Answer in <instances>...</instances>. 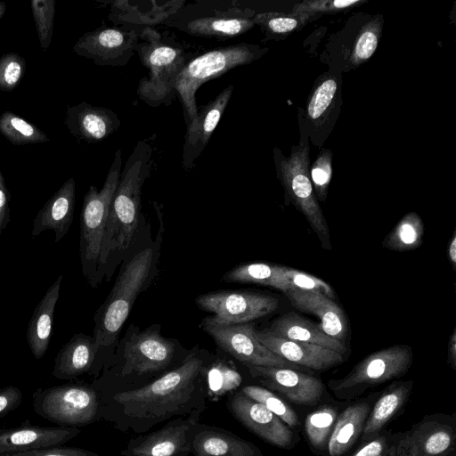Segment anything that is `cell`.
Segmentation results:
<instances>
[{
  "instance_id": "obj_1",
  "label": "cell",
  "mask_w": 456,
  "mask_h": 456,
  "mask_svg": "<svg viewBox=\"0 0 456 456\" xmlns=\"http://www.w3.org/2000/svg\"><path fill=\"white\" fill-rule=\"evenodd\" d=\"M206 372L205 359L191 354L155 381L119 392L113 400L128 420L148 428L172 416L189 412L200 399L204 400L201 379Z\"/></svg>"
},
{
  "instance_id": "obj_2",
  "label": "cell",
  "mask_w": 456,
  "mask_h": 456,
  "mask_svg": "<svg viewBox=\"0 0 456 456\" xmlns=\"http://www.w3.org/2000/svg\"><path fill=\"white\" fill-rule=\"evenodd\" d=\"M153 149L137 142L128 157L113 195L99 257L100 281L112 275L115 265L133 243L142 216V189L152 167Z\"/></svg>"
},
{
  "instance_id": "obj_3",
  "label": "cell",
  "mask_w": 456,
  "mask_h": 456,
  "mask_svg": "<svg viewBox=\"0 0 456 456\" xmlns=\"http://www.w3.org/2000/svg\"><path fill=\"white\" fill-rule=\"evenodd\" d=\"M161 237L159 232L152 246L137 252L121 267L110 293L96 311L93 338L98 353L114 344L137 297L153 281Z\"/></svg>"
},
{
  "instance_id": "obj_4",
  "label": "cell",
  "mask_w": 456,
  "mask_h": 456,
  "mask_svg": "<svg viewBox=\"0 0 456 456\" xmlns=\"http://www.w3.org/2000/svg\"><path fill=\"white\" fill-rule=\"evenodd\" d=\"M135 53L148 70L137 86L140 100L153 108L169 106L178 76L193 57L173 35L150 27L141 29Z\"/></svg>"
},
{
  "instance_id": "obj_5",
  "label": "cell",
  "mask_w": 456,
  "mask_h": 456,
  "mask_svg": "<svg viewBox=\"0 0 456 456\" xmlns=\"http://www.w3.org/2000/svg\"><path fill=\"white\" fill-rule=\"evenodd\" d=\"M256 12L237 0H196L185 4L164 25L192 37L226 40L255 26Z\"/></svg>"
},
{
  "instance_id": "obj_6",
  "label": "cell",
  "mask_w": 456,
  "mask_h": 456,
  "mask_svg": "<svg viewBox=\"0 0 456 456\" xmlns=\"http://www.w3.org/2000/svg\"><path fill=\"white\" fill-rule=\"evenodd\" d=\"M122 167L121 151L115 152L101 190L91 185L84 196L80 215L79 257L82 273L92 287L101 281L99 257L110 203L118 187Z\"/></svg>"
},
{
  "instance_id": "obj_7",
  "label": "cell",
  "mask_w": 456,
  "mask_h": 456,
  "mask_svg": "<svg viewBox=\"0 0 456 456\" xmlns=\"http://www.w3.org/2000/svg\"><path fill=\"white\" fill-rule=\"evenodd\" d=\"M265 52V48L258 45L239 43L217 47L191 59L178 76L175 87L183 107L185 124L190 123L198 113L196 93L204 83L256 61Z\"/></svg>"
},
{
  "instance_id": "obj_8",
  "label": "cell",
  "mask_w": 456,
  "mask_h": 456,
  "mask_svg": "<svg viewBox=\"0 0 456 456\" xmlns=\"http://www.w3.org/2000/svg\"><path fill=\"white\" fill-rule=\"evenodd\" d=\"M412 360L410 346L395 345L367 355L345 377L330 379L328 386L338 399H353L370 387L403 376Z\"/></svg>"
},
{
  "instance_id": "obj_9",
  "label": "cell",
  "mask_w": 456,
  "mask_h": 456,
  "mask_svg": "<svg viewBox=\"0 0 456 456\" xmlns=\"http://www.w3.org/2000/svg\"><path fill=\"white\" fill-rule=\"evenodd\" d=\"M277 175L286 193L305 216L322 246L330 249V231L322 210L316 200L309 171V145L298 147L289 158L274 151Z\"/></svg>"
},
{
  "instance_id": "obj_10",
  "label": "cell",
  "mask_w": 456,
  "mask_h": 456,
  "mask_svg": "<svg viewBox=\"0 0 456 456\" xmlns=\"http://www.w3.org/2000/svg\"><path fill=\"white\" fill-rule=\"evenodd\" d=\"M33 406L44 419L61 427L76 428L94 419L98 398L87 386L65 384L35 391Z\"/></svg>"
},
{
  "instance_id": "obj_11",
  "label": "cell",
  "mask_w": 456,
  "mask_h": 456,
  "mask_svg": "<svg viewBox=\"0 0 456 456\" xmlns=\"http://www.w3.org/2000/svg\"><path fill=\"white\" fill-rule=\"evenodd\" d=\"M201 326L220 348L245 365L297 370L304 369L282 359L264 346L256 336V330L253 322L224 324L208 317L202 321Z\"/></svg>"
},
{
  "instance_id": "obj_12",
  "label": "cell",
  "mask_w": 456,
  "mask_h": 456,
  "mask_svg": "<svg viewBox=\"0 0 456 456\" xmlns=\"http://www.w3.org/2000/svg\"><path fill=\"white\" fill-rule=\"evenodd\" d=\"M395 456H456V419L445 413L424 416L397 432Z\"/></svg>"
},
{
  "instance_id": "obj_13",
  "label": "cell",
  "mask_w": 456,
  "mask_h": 456,
  "mask_svg": "<svg viewBox=\"0 0 456 456\" xmlns=\"http://www.w3.org/2000/svg\"><path fill=\"white\" fill-rule=\"evenodd\" d=\"M141 29L102 26L81 36L72 51L99 66L123 67L135 53Z\"/></svg>"
},
{
  "instance_id": "obj_14",
  "label": "cell",
  "mask_w": 456,
  "mask_h": 456,
  "mask_svg": "<svg viewBox=\"0 0 456 456\" xmlns=\"http://www.w3.org/2000/svg\"><path fill=\"white\" fill-rule=\"evenodd\" d=\"M196 304L212 313L210 319L215 322L242 324L273 313L279 306V300L262 293L221 290L199 296Z\"/></svg>"
},
{
  "instance_id": "obj_15",
  "label": "cell",
  "mask_w": 456,
  "mask_h": 456,
  "mask_svg": "<svg viewBox=\"0 0 456 456\" xmlns=\"http://www.w3.org/2000/svg\"><path fill=\"white\" fill-rule=\"evenodd\" d=\"M227 404L240 424L266 443L283 449H291L297 443L298 436L292 428L241 391L233 394Z\"/></svg>"
},
{
  "instance_id": "obj_16",
  "label": "cell",
  "mask_w": 456,
  "mask_h": 456,
  "mask_svg": "<svg viewBox=\"0 0 456 456\" xmlns=\"http://www.w3.org/2000/svg\"><path fill=\"white\" fill-rule=\"evenodd\" d=\"M246 367L249 374L265 388L280 393L293 403L315 406L323 395V382L304 371L281 367Z\"/></svg>"
},
{
  "instance_id": "obj_17",
  "label": "cell",
  "mask_w": 456,
  "mask_h": 456,
  "mask_svg": "<svg viewBox=\"0 0 456 456\" xmlns=\"http://www.w3.org/2000/svg\"><path fill=\"white\" fill-rule=\"evenodd\" d=\"M159 325H152L142 331H134L124 346V374H145L167 368L171 362L175 346L159 332Z\"/></svg>"
},
{
  "instance_id": "obj_18",
  "label": "cell",
  "mask_w": 456,
  "mask_h": 456,
  "mask_svg": "<svg viewBox=\"0 0 456 456\" xmlns=\"http://www.w3.org/2000/svg\"><path fill=\"white\" fill-rule=\"evenodd\" d=\"M232 92V85L226 86L213 100L198 108L196 117L186 125L181 160L184 171H189L194 167L195 160L208 143L231 100Z\"/></svg>"
},
{
  "instance_id": "obj_19",
  "label": "cell",
  "mask_w": 456,
  "mask_h": 456,
  "mask_svg": "<svg viewBox=\"0 0 456 456\" xmlns=\"http://www.w3.org/2000/svg\"><path fill=\"white\" fill-rule=\"evenodd\" d=\"M64 124L77 141L96 143L115 133L121 122L111 109L82 102L67 108Z\"/></svg>"
},
{
  "instance_id": "obj_20",
  "label": "cell",
  "mask_w": 456,
  "mask_h": 456,
  "mask_svg": "<svg viewBox=\"0 0 456 456\" xmlns=\"http://www.w3.org/2000/svg\"><path fill=\"white\" fill-rule=\"evenodd\" d=\"M256 336L273 353L303 368L324 370L344 362L342 354L317 345L289 340L266 330H256Z\"/></svg>"
},
{
  "instance_id": "obj_21",
  "label": "cell",
  "mask_w": 456,
  "mask_h": 456,
  "mask_svg": "<svg viewBox=\"0 0 456 456\" xmlns=\"http://www.w3.org/2000/svg\"><path fill=\"white\" fill-rule=\"evenodd\" d=\"M193 415L187 419L171 422L161 429L138 438L137 442H131L126 453L130 456H188L191 452V430L196 425Z\"/></svg>"
},
{
  "instance_id": "obj_22",
  "label": "cell",
  "mask_w": 456,
  "mask_h": 456,
  "mask_svg": "<svg viewBox=\"0 0 456 456\" xmlns=\"http://www.w3.org/2000/svg\"><path fill=\"white\" fill-rule=\"evenodd\" d=\"M80 433L73 427L26 425L0 430V456L61 445Z\"/></svg>"
},
{
  "instance_id": "obj_23",
  "label": "cell",
  "mask_w": 456,
  "mask_h": 456,
  "mask_svg": "<svg viewBox=\"0 0 456 456\" xmlns=\"http://www.w3.org/2000/svg\"><path fill=\"white\" fill-rule=\"evenodd\" d=\"M184 4L183 0H118L110 4L109 19L115 26L154 28L164 24Z\"/></svg>"
},
{
  "instance_id": "obj_24",
  "label": "cell",
  "mask_w": 456,
  "mask_h": 456,
  "mask_svg": "<svg viewBox=\"0 0 456 456\" xmlns=\"http://www.w3.org/2000/svg\"><path fill=\"white\" fill-rule=\"evenodd\" d=\"M76 183L69 178L45 202L32 222L31 238L46 230L54 232V241L60 242L68 233L74 217Z\"/></svg>"
},
{
  "instance_id": "obj_25",
  "label": "cell",
  "mask_w": 456,
  "mask_h": 456,
  "mask_svg": "<svg viewBox=\"0 0 456 456\" xmlns=\"http://www.w3.org/2000/svg\"><path fill=\"white\" fill-rule=\"evenodd\" d=\"M285 295L297 309L319 318L322 330L345 345L348 323L343 309L330 297L320 293L290 289Z\"/></svg>"
},
{
  "instance_id": "obj_26",
  "label": "cell",
  "mask_w": 456,
  "mask_h": 456,
  "mask_svg": "<svg viewBox=\"0 0 456 456\" xmlns=\"http://www.w3.org/2000/svg\"><path fill=\"white\" fill-rule=\"evenodd\" d=\"M191 434V456H264L254 444L229 431L208 426ZM194 428V427H193Z\"/></svg>"
},
{
  "instance_id": "obj_27",
  "label": "cell",
  "mask_w": 456,
  "mask_h": 456,
  "mask_svg": "<svg viewBox=\"0 0 456 456\" xmlns=\"http://www.w3.org/2000/svg\"><path fill=\"white\" fill-rule=\"evenodd\" d=\"M413 388V381H395L387 387L372 404L361 435L362 443L368 442L384 430L385 426L405 405Z\"/></svg>"
},
{
  "instance_id": "obj_28",
  "label": "cell",
  "mask_w": 456,
  "mask_h": 456,
  "mask_svg": "<svg viewBox=\"0 0 456 456\" xmlns=\"http://www.w3.org/2000/svg\"><path fill=\"white\" fill-rule=\"evenodd\" d=\"M62 279L63 275H59L47 289L28 322L27 342L33 356L37 360L45 355L51 340L53 316Z\"/></svg>"
},
{
  "instance_id": "obj_29",
  "label": "cell",
  "mask_w": 456,
  "mask_h": 456,
  "mask_svg": "<svg viewBox=\"0 0 456 456\" xmlns=\"http://www.w3.org/2000/svg\"><path fill=\"white\" fill-rule=\"evenodd\" d=\"M372 399L368 397L350 404L338 413L328 443L329 456H342L357 442L370 411Z\"/></svg>"
},
{
  "instance_id": "obj_30",
  "label": "cell",
  "mask_w": 456,
  "mask_h": 456,
  "mask_svg": "<svg viewBox=\"0 0 456 456\" xmlns=\"http://www.w3.org/2000/svg\"><path fill=\"white\" fill-rule=\"evenodd\" d=\"M97 354L93 337L77 333L57 353L53 376L59 379H75L91 369Z\"/></svg>"
},
{
  "instance_id": "obj_31",
  "label": "cell",
  "mask_w": 456,
  "mask_h": 456,
  "mask_svg": "<svg viewBox=\"0 0 456 456\" xmlns=\"http://www.w3.org/2000/svg\"><path fill=\"white\" fill-rule=\"evenodd\" d=\"M266 331L289 340L326 347L342 355L347 351L344 344L327 335L319 324L294 312L280 316Z\"/></svg>"
},
{
  "instance_id": "obj_32",
  "label": "cell",
  "mask_w": 456,
  "mask_h": 456,
  "mask_svg": "<svg viewBox=\"0 0 456 456\" xmlns=\"http://www.w3.org/2000/svg\"><path fill=\"white\" fill-rule=\"evenodd\" d=\"M224 280L227 282L270 286L284 294L289 289L284 276L283 266L265 263L238 265L224 273Z\"/></svg>"
},
{
  "instance_id": "obj_33",
  "label": "cell",
  "mask_w": 456,
  "mask_h": 456,
  "mask_svg": "<svg viewBox=\"0 0 456 456\" xmlns=\"http://www.w3.org/2000/svg\"><path fill=\"white\" fill-rule=\"evenodd\" d=\"M424 224L415 212L403 216L395 228L385 237L384 248L398 252L415 249L422 244Z\"/></svg>"
},
{
  "instance_id": "obj_34",
  "label": "cell",
  "mask_w": 456,
  "mask_h": 456,
  "mask_svg": "<svg viewBox=\"0 0 456 456\" xmlns=\"http://www.w3.org/2000/svg\"><path fill=\"white\" fill-rule=\"evenodd\" d=\"M338 407L323 404L310 412L305 420V432L311 446L319 451H327L337 418Z\"/></svg>"
},
{
  "instance_id": "obj_35",
  "label": "cell",
  "mask_w": 456,
  "mask_h": 456,
  "mask_svg": "<svg viewBox=\"0 0 456 456\" xmlns=\"http://www.w3.org/2000/svg\"><path fill=\"white\" fill-rule=\"evenodd\" d=\"M0 133L14 145L34 144L50 140L37 126L12 111H4L0 116Z\"/></svg>"
},
{
  "instance_id": "obj_36",
  "label": "cell",
  "mask_w": 456,
  "mask_h": 456,
  "mask_svg": "<svg viewBox=\"0 0 456 456\" xmlns=\"http://www.w3.org/2000/svg\"><path fill=\"white\" fill-rule=\"evenodd\" d=\"M245 395L262 403L290 428L299 425L296 411L271 390L258 386H246L240 390Z\"/></svg>"
},
{
  "instance_id": "obj_37",
  "label": "cell",
  "mask_w": 456,
  "mask_h": 456,
  "mask_svg": "<svg viewBox=\"0 0 456 456\" xmlns=\"http://www.w3.org/2000/svg\"><path fill=\"white\" fill-rule=\"evenodd\" d=\"M381 28L380 16L375 17L362 27L355 39L350 55L351 64L357 66L372 56L379 44Z\"/></svg>"
},
{
  "instance_id": "obj_38",
  "label": "cell",
  "mask_w": 456,
  "mask_h": 456,
  "mask_svg": "<svg viewBox=\"0 0 456 456\" xmlns=\"http://www.w3.org/2000/svg\"><path fill=\"white\" fill-rule=\"evenodd\" d=\"M55 4V0H32L30 2L37 34L43 51H46L52 42L56 12Z\"/></svg>"
},
{
  "instance_id": "obj_39",
  "label": "cell",
  "mask_w": 456,
  "mask_h": 456,
  "mask_svg": "<svg viewBox=\"0 0 456 456\" xmlns=\"http://www.w3.org/2000/svg\"><path fill=\"white\" fill-rule=\"evenodd\" d=\"M305 13L258 12L254 17L255 25L260 26L267 35H282L297 28L307 20Z\"/></svg>"
},
{
  "instance_id": "obj_40",
  "label": "cell",
  "mask_w": 456,
  "mask_h": 456,
  "mask_svg": "<svg viewBox=\"0 0 456 456\" xmlns=\"http://www.w3.org/2000/svg\"><path fill=\"white\" fill-rule=\"evenodd\" d=\"M26 69L25 59L16 53L0 56V90L9 92L16 88Z\"/></svg>"
},
{
  "instance_id": "obj_41",
  "label": "cell",
  "mask_w": 456,
  "mask_h": 456,
  "mask_svg": "<svg viewBox=\"0 0 456 456\" xmlns=\"http://www.w3.org/2000/svg\"><path fill=\"white\" fill-rule=\"evenodd\" d=\"M284 276L289 285V290L297 289L311 292H320L332 299L335 293L330 284L316 276L283 266Z\"/></svg>"
},
{
  "instance_id": "obj_42",
  "label": "cell",
  "mask_w": 456,
  "mask_h": 456,
  "mask_svg": "<svg viewBox=\"0 0 456 456\" xmlns=\"http://www.w3.org/2000/svg\"><path fill=\"white\" fill-rule=\"evenodd\" d=\"M338 88V83L334 78L322 81L313 93L307 107L306 114L312 121L320 119L330 108Z\"/></svg>"
},
{
  "instance_id": "obj_43",
  "label": "cell",
  "mask_w": 456,
  "mask_h": 456,
  "mask_svg": "<svg viewBox=\"0 0 456 456\" xmlns=\"http://www.w3.org/2000/svg\"><path fill=\"white\" fill-rule=\"evenodd\" d=\"M332 154L329 150L322 151L310 170V178L318 199L324 201L332 174Z\"/></svg>"
},
{
  "instance_id": "obj_44",
  "label": "cell",
  "mask_w": 456,
  "mask_h": 456,
  "mask_svg": "<svg viewBox=\"0 0 456 456\" xmlns=\"http://www.w3.org/2000/svg\"><path fill=\"white\" fill-rule=\"evenodd\" d=\"M397 433L382 430L375 438L362 443L351 456H395Z\"/></svg>"
},
{
  "instance_id": "obj_45",
  "label": "cell",
  "mask_w": 456,
  "mask_h": 456,
  "mask_svg": "<svg viewBox=\"0 0 456 456\" xmlns=\"http://www.w3.org/2000/svg\"><path fill=\"white\" fill-rule=\"evenodd\" d=\"M362 0L305 1L294 6L293 12L306 15L338 12L362 4Z\"/></svg>"
},
{
  "instance_id": "obj_46",
  "label": "cell",
  "mask_w": 456,
  "mask_h": 456,
  "mask_svg": "<svg viewBox=\"0 0 456 456\" xmlns=\"http://www.w3.org/2000/svg\"><path fill=\"white\" fill-rule=\"evenodd\" d=\"M207 374L209 387L214 390L226 387H232L233 385L236 387L240 382V376L239 373L221 362L212 365Z\"/></svg>"
},
{
  "instance_id": "obj_47",
  "label": "cell",
  "mask_w": 456,
  "mask_h": 456,
  "mask_svg": "<svg viewBox=\"0 0 456 456\" xmlns=\"http://www.w3.org/2000/svg\"><path fill=\"white\" fill-rule=\"evenodd\" d=\"M3 456H98V454L81 448L54 445Z\"/></svg>"
},
{
  "instance_id": "obj_48",
  "label": "cell",
  "mask_w": 456,
  "mask_h": 456,
  "mask_svg": "<svg viewBox=\"0 0 456 456\" xmlns=\"http://www.w3.org/2000/svg\"><path fill=\"white\" fill-rule=\"evenodd\" d=\"M22 401V392L14 386L0 389V418L16 409Z\"/></svg>"
},
{
  "instance_id": "obj_49",
  "label": "cell",
  "mask_w": 456,
  "mask_h": 456,
  "mask_svg": "<svg viewBox=\"0 0 456 456\" xmlns=\"http://www.w3.org/2000/svg\"><path fill=\"white\" fill-rule=\"evenodd\" d=\"M10 194L0 168V234L10 222Z\"/></svg>"
},
{
  "instance_id": "obj_50",
  "label": "cell",
  "mask_w": 456,
  "mask_h": 456,
  "mask_svg": "<svg viewBox=\"0 0 456 456\" xmlns=\"http://www.w3.org/2000/svg\"><path fill=\"white\" fill-rule=\"evenodd\" d=\"M448 363L456 370V330H453L448 342Z\"/></svg>"
},
{
  "instance_id": "obj_51",
  "label": "cell",
  "mask_w": 456,
  "mask_h": 456,
  "mask_svg": "<svg viewBox=\"0 0 456 456\" xmlns=\"http://www.w3.org/2000/svg\"><path fill=\"white\" fill-rule=\"evenodd\" d=\"M448 258L453 268L456 266V235L453 232L451 241L448 245Z\"/></svg>"
},
{
  "instance_id": "obj_52",
  "label": "cell",
  "mask_w": 456,
  "mask_h": 456,
  "mask_svg": "<svg viewBox=\"0 0 456 456\" xmlns=\"http://www.w3.org/2000/svg\"><path fill=\"white\" fill-rule=\"evenodd\" d=\"M7 10V5L4 2L0 1V20L4 15L5 12Z\"/></svg>"
}]
</instances>
